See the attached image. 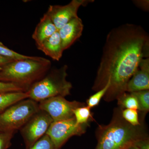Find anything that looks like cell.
Instances as JSON below:
<instances>
[{
  "label": "cell",
  "mask_w": 149,
  "mask_h": 149,
  "mask_svg": "<svg viewBox=\"0 0 149 149\" xmlns=\"http://www.w3.org/2000/svg\"><path fill=\"white\" fill-rule=\"evenodd\" d=\"M136 96L139 102V111H149V91H142L132 93Z\"/></svg>",
  "instance_id": "17"
},
{
  "label": "cell",
  "mask_w": 149,
  "mask_h": 149,
  "mask_svg": "<svg viewBox=\"0 0 149 149\" xmlns=\"http://www.w3.org/2000/svg\"><path fill=\"white\" fill-rule=\"evenodd\" d=\"M127 149H139V148H138L137 146H136L135 145L133 144V145H131V146H130Z\"/></svg>",
  "instance_id": "27"
},
{
  "label": "cell",
  "mask_w": 149,
  "mask_h": 149,
  "mask_svg": "<svg viewBox=\"0 0 149 149\" xmlns=\"http://www.w3.org/2000/svg\"><path fill=\"white\" fill-rule=\"evenodd\" d=\"M38 104L40 109L47 112L53 121L74 118V110L85 104L84 103L76 101H69L61 96L50 98L40 102Z\"/></svg>",
  "instance_id": "8"
},
{
  "label": "cell",
  "mask_w": 149,
  "mask_h": 149,
  "mask_svg": "<svg viewBox=\"0 0 149 149\" xmlns=\"http://www.w3.org/2000/svg\"><path fill=\"white\" fill-rule=\"evenodd\" d=\"M0 55L14 60L24 59L31 58L32 56L24 55L19 54L9 48L6 47L1 42H0Z\"/></svg>",
  "instance_id": "19"
},
{
  "label": "cell",
  "mask_w": 149,
  "mask_h": 149,
  "mask_svg": "<svg viewBox=\"0 0 149 149\" xmlns=\"http://www.w3.org/2000/svg\"><path fill=\"white\" fill-rule=\"evenodd\" d=\"M29 149H56L49 137L45 134Z\"/></svg>",
  "instance_id": "21"
},
{
  "label": "cell",
  "mask_w": 149,
  "mask_h": 149,
  "mask_svg": "<svg viewBox=\"0 0 149 149\" xmlns=\"http://www.w3.org/2000/svg\"><path fill=\"white\" fill-rule=\"evenodd\" d=\"M39 110L38 103L30 99L13 104L0 113V132L19 130Z\"/></svg>",
  "instance_id": "5"
},
{
  "label": "cell",
  "mask_w": 149,
  "mask_h": 149,
  "mask_svg": "<svg viewBox=\"0 0 149 149\" xmlns=\"http://www.w3.org/2000/svg\"><path fill=\"white\" fill-rule=\"evenodd\" d=\"M53 120L46 112L39 110L20 129L26 149H29L46 134Z\"/></svg>",
  "instance_id": "7"
},
{
  "label": "cell",
  "mask_w": 149,
  "mask_h": 149,
  "mask_svg": "<svg viewBox=\"0 0 149 149\" xmlns=\"http://www.w3.org/2000/svg\"><path fill=\"white\" fill-rule=\"evenodd\" d=\"M88 125L77 124L74 117L53 121L46 134L50 138L56 149H60L71 137L84 134Z\"/></svg>",
  "instance_id": "6"
},
{
  "label": "cell",
  "mask_w": 149,
  "mask_h": 149,
  "mask_svg": "<svg viewBox=\"0 0 149 149\" xmlns=\"http://www.w3.org/2000/svg\"><path fill=\"white\" fill-rule=\"evenodd\" d=\"M110 85V82L109 80L107 84L103 88L97 91L95 94L91 96L87 100V106L91 109L97 106L100 103L101 99L103 98L107 91L108 90Z\"/></svg>",
  "instance_id": "18"
},
{
  "label": "cell",
  "mask_w": 149,
  "mask_h": 149,
  "mask_svg": "<svg viewBox=\"0 0 149 149\" xmlns=\"http://www.w3.org/2000/svg\"><path fill=\"white\" fill-rule=\"evenodd\" d=\"M149 48L148 34L140 25L125 24L113 28L107 35L92 90H101L109 80L104 100H117L126 92L142 59L149 58Z\"/></svg>",
  "instance_id": "1"
},
{
  "label": "cell",
  "mask_w": 149,
  "mask_h": 149,
  "mask_svg": "<svg viewBox=\"0 0 149 149\" xmlns=\"http://www.w3.org/2000/svg\"><path fill=\"white\" fill-rule=\"evenodd\" d=\"M84 25L79 17L73 19L58 30L63 50L70 47L83 33Z\"/></svg>",
  "instance_id": "11"
},
{
  "label": "cell",
  "mask_w": 149,
  "mask_h": 149,
  "mask_svg": "<svg viewBox=\"0 0 149 149\" xmlns=\"http://www.w3.org/2000/svg\"><path fill=\"white\" fill-rule=\"evenodd\" d=\"M13 61L14 60L12 59L8 58L0 55V69L5 65L10 62Z\"/></svg>",
  "instance_id": "26"
},
{
  "label": "cell",
  "mask_w": 149,
  "mask_h": 149,
  "mask_svg": "<svg viewBox=\"0 0 149 149\" xmlns=\"http://www.w3.org/2000/svg\"><path fill=\"white\" fill-rule=\"evenodd\" d=\"M14 132H0V149H8L10 147Z\"/></svg>",
  "instance_id": "22"
},
{
  "label": "cell",
  "mask_w": 149,
  "mask_h": 149,
  "mask_svg": "<svg viewBox=\"0 0 149 149\" xmlns=\"http://www.w3.org/2000/svg\"><path fill=\"white\" fill-rule=\"evenodd\" d=\"M51 65L47 59L33 56L31 58L13 61L0 69V82L16 84L27 92L47 73Z\"/></svg>",
  "instance_id": "3"
},
{
  "label": "cell",
  "mask_w": 149,
  "mask_h": 149,
  "mask_svg": "<svg viewBox=\"0 0 149 149\" xmlns=\"http://www.w3.org/2000/svg\"><path fill=\"white\" fill-rule=\"evenodd\" d=\"M66 65L49 71L42 78L34 83L26 92L28 99L39 103L47 99L70 95L72 83L68 81Z\"/></svg>",
  "instance_id": "4"
},
{
  "label": "cell",
  "mask_w": 149,
  "mask_h": 149,
  "mask_svg": "<svg viewBox=\"0 0 149 149\" xmlns=\"http://www.w3.org/2000/svg\"><path fill=\"white\" fill-rule=\"evenodd\" d=\"M149 90V58H144L126 87V92L132 93Z\"/></svg>",
  "instance_id": "10"
},
{
  "label": "cell",
  "mask_w": 149,
  "mask_h": 149,
  "mask_svg": "<svg viewBox=\"0 0 149 149\" xmlns=\"http://www.w3.org/2000/svg\"><path fill=\"white\" fill-rule=\"evenodd\" d=\"M88 1L85 0H72L65 5H50L46 13L58 30L72 19L78 17V9Z\"/></svg>",
  "instance_id": "9"
},
{
  "label": "cell",
  "mask_w": 149,
  "mask_h": 149,
  "mask_svg": "<svg viewBox=\"0 0 149 149\" xmlns=\"http://www.w3.org/2000/svg\"><path fill=\"white\" fill-rule=\"evenodd\" d=\"M17 92H26V91L16 84L0 82V93Z\"/></svg>",
  "instance_id": "23"
},
{
  "label": "cell",
  "mask_w": 149,
  "mask_h": 149,
  "mask_svg": "<svg viewBox=\"0 0 149 149\" xmlns=\"http://www.w3.org/2000/svg\"><path fill=\"white\" fill-rule=\"evenodd\" d=\"M28 98V96L26 92L0 93V113L13 104Z\"/></svg>",
  "instance_id": "14"
},
{
  "label": "cell",
  "mask_w": 149,
  "mask_h": 149,
  "mask_svg": "<svg viewBox=\"0 0 149 149\" xmlns=\"http://www.w3.org/2000/svg\"><path fill=\"white\" fill-rule=\"evenodd\" d=\"M118 106L121 109H132L139 110L138 100L136 96L132 93H125L117 100Z\"/></svg>",
  "instance_id": "15"
},
{
  "label": "cell",
  "mask_w": 149,
  "mask_h": 149,
  "mask_svg": "<svg viewBox=\"0 0 149 149\" xmlns=\"http://www.w3.org/2000/svg\"><path fill=\"white\" fill-rule=\"evenodd\" d=\"M134 145L139 149H149V138L141 139L136 141Z\"/></svg>",
  "instance_id": "25"
},
{
  "label": "cell",
  "mask_w": 149,
  "mask_h": 149,
  "mask_svg": "<svg viewBox=\"0 0 149 149\" xmlns=\"http://www.w3.org/2000/svg\"><path fill=\"white\" fill-rule=\"evenodd\" d=\"M58 31L49 17L45 13L35 27L32 39L37 46Z\"/></svg>",
  "instance_id": "13"
},
{
  "label": "cell",
  "mask_w": 149,
  "mask_h": 149,
  "mask_svg": "<svg viewBox=\"0 0 149 149\" xmlns=\"http://www.w3.org/2000/svg\"><path fill=\"white\" fill-rule=\"evenodd\" d=\"M37 46L38 49L57 61L61 58L64 51L58 31Z\"/></svg>",
  "instance_id": "12"
},
{
  "label": "cell",
  "mask_w": 149,
  "mask_h": 149,
  "mask_svg": "<svg viewBox=\"0 0 149 149\" xmlns=\"http://www.w3.org/2000/svg\"><path fill=\"white\" fill-rule=\"evenodd\" d=\"M122 110L116 108L110 122L99 125L95 149H127L136 141L148 138L144 125L133 126L128 123L123 117Z\"/></svg>",
  "instance_id": "2"
},
{
  "label": "cell",
  "mask_w": 149,
  "mask_h": 149,
  "mask_svg": "<svg viewBox=\"0 0 149 149\" xmlns=\"http://www.w3.org/2000/svg\"><path fill=\"white\" fill-rule=\"evenodd\" d=\"M123 118L128 123L133 126L141 125L139 120L138 110L132 109H124L122 111Z\"/></svg>",
  "instance_id": "20"
},
{
  "label": "cell",
  "mask_w": 149,
  "mask_h": 149,
  "mask_svg": "<svg viewBox=\"0 0 149 149\" xmlns=\"http://www.w3.org/2000/svg\"><path fill=\"white\" fill-rule=\"evenodd\" d=\"M73 113L76 122L78 124H88L89 121L94 120L91 109L87 106L77 108L74 110Z\"/></svg>",
  "instance_id": "16"
},
{
  "label": "cell",
  "mask_w": 149,
  "mask_h": 149,
  "mask_svg": "<svg viewBox=\"0 0 149 149\" xmlns=\"http://www.w3.org/2000/svg\"><path fill=\"white\" fill-rule=\"evenodd\" d=\"M135 5L143 10L148 11L149 1L148 0H138L133 1Z\"/></svg>",
  "instance_id": "24"
}]
</instances>
